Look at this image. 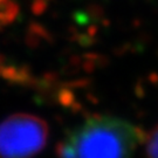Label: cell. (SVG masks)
<instances>
[{"instance_id": "6da1fadb", "label": "cell", "mask_w": 158, "mask_h": 158, "mask_svg": "<svg viewBox=\"0 0 158 158\" xmlns=\"http://www.w3.org/2000/svg\"><path fill=\"white\" fill-rule=\"evenodd\" d=\"M145 138L143 130L129 121L94 116L68 132L57 153L67 157H127L144 144Z\"/></svg>"}, {"instance_id": "7a4b0ae2", "label": "cell", "mask_w": 158, "mask_h": 158, "mask_svg": "<svg viewBox=\"0 0 158 158\" xmlns=\"http://www.w3.org/2000/svg\"><path fill=\"white\" fill-rule=\"evenodd\" d=\"M48 137V124L39 116L13 114L0 123V156H33L47 145Z\"/></svg>"}, {"instance_id": "3957f363", "label": "cell", "mask_w": 158, "mask_h": 158, "mask_svg": "<svg viewBox=\"0 0 158 158\" xmlns=\"http://www.w3.org/2000/svg\"><path fill=\"white\" fill-rule=\"evenodd\" d=\"M144 148L149 156L158 157V125L151 131V134L147 135Z\"/></svg>"}, {"instance_id": "277c9868", "label": "cell", "mask_w": 158, "mask_h": 158, "mask_svg": "<svg viewBox=\"0 0 158 158\" xmlns=\"http://www.w3.org/2000/svg\"><path fill=\"white\" fill-rule=\"evenodd\" d=\"M12 6V0H0V11H6Z\"/></svg>"}]
</instances>
